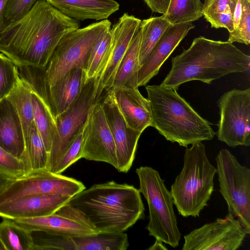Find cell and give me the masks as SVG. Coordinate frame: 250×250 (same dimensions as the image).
I'll use <instances>...</instances> for the list:
<instances>
[{"label": "cell", "mask_w": 250, "mask_h": 250, "mask_svg": "<svg viewBox=\"0 0 250 250\" xmlns=\"http://www.w3.org/2000/svg\"><path fill=\"white\" fill-rule=\"evenodd\" d=\"M80 25L46 0H39L27 14L0 30V52L18 66L43 68L61 39Z\"/></svg>", "instance_id": "1"}, {"label": "cell", "mask_w": 250, "mask_h": 250, "mask_svg": "<svg viewBox=\"0 0 250 250\" xmlns=\"http://www.w3.org/2000/svg\"><path fill=\"white\" fill-rule=\"evenodd\" d=\"M171 68L160 84L177 90L192 81L207 84L231 73L249 72L250 56L228 41H214L202 36L171 59Z\"/></svg>", "instance_id": "2"}, {"label": "cell", "mask_w": 250, "mask_h": 250, "mask_svg": "<svg viewBox=\"0 0 250 250\" xmlns=\"http://www.w3.org/2000/svg\"><path fill=\"white\" fill-rule=\"evenodd\" d=\"M66 203L81 211L99 232H124L144 215L139 189L114 181L94 184Z\"/></svg>", "instance_id": "3"}, {"label": "cell", "mask_w": 250, "mask_h": 250, "mask_svg": "<svg viewBox=\"0 0 250 250\" xmlns=\"http://www.w3.org/2000/svg\"><path fill=\"white\" fill-rule=\"evenodd\" d=\"M150 104L152 126L167 140L180 146L212 140L216 133L177 92L160 85L146 86Z\"/></svg>", "instance_id": "4"}, {"label": "cell", "mask_w": 250, "mask_h": 250, "mask_svg": "<svg viewBox=\"0 0 250 250\" xmlns=\"http://www.w3.org/2000/svg\"><path fill=\"white\" fill-rule=\"evenodd\" d=\"M107 19L93 22L65 34L43 68L18 66L20 78L33 90L53 84L74 67L85 68L90 52L103 35L111 29Z\"/></svg>", "instance_id": "5"}, {"label": "cell", "mask_w": 250, "mask_h": 250, "mask_svg": "<svg viewBox=\"0 0 250 250\" xmlns=\"http://www.w3.org/2000/svg\"><path fill=\"white\" fill-rule=\"evenodd\" d=\"M215 173L216 168L210 163L202 142L185 149L183 168L170 191L181 216H199L213 191Z\"/></svg>", "instance_id": "6"}, {"label": "cell", "mask_w": 250, "mask_h": 250, "mask_svg": "<svg viewBox=\"0 0 250 250\" xmlns=\"http://www.w3.org/2000/svg\"><path fill=\"white\" fill-rule=\"evenodd\" d=\"M139 180V190L146 199L149 209L146 229L150 236L175 248L181 234L177 226L173 200L158 171L150 167L136 169Z\"/></svg>", "instance_id": "7"}, {"label": "cell", "mask_w": 250, "mask_h": 250, "mask_svg": "<svg viewBox=\"0 0 250 250\" xmlns=\"http://www.w3.org/2000/svg\"><path fill=\"white\" fill-rule=\"evenodd\" d=\"M219 191L226 201L228 213L250 233V169L242 166L228 149L216 157Z\"/></svg>", "instance_id": "8"}, {"label": "cell", "mask_w": 250, "mask_h": 250, "mask_svg": "<svg viewBox=\"0 0 250 250\" xmlns=\"http://www.w3.org/2000/svg\"><path fill=\"white\" fill-rule=\"evenodd\" d=\"M95 79L88 80L75 101L55 118L56 130L46 168L54 172L63 155L83 130L95 99Z\"/></svg>", "instance_id": "9"}, {"label": "cell", "mask_w": 250, "mask_h": 250, "mask_svg": "<svg viewBox=\"0 0 250 250\" xmlns=\"http://www.w3.org/2000/svg\"><path fill=\"white\" fill-rule=\"evenodd\" d=\"M220 118L216 135L229 146L250 145V89H233L218 100Z\"/></svg>", "instance_id": "10"}, {"label": "cell", "mask_w": 250, "mask_h": 250, "mask_svg": "<svg viewBox=\"0 0 250 250\" xmlns=\"http://www.w3.org/2000/svg\"><path fill=\"white\" fill-rule=\"evenodd\" d=\"M84 189L81 181L45 168L11 181L0 194V203L32 194L72 197Z\"/></svg>", "instance_id": "11"}, {"label": "cell", "mask_w": 250, "mask_h": 250, "mask_svg": "<svg viewBox=\"0 0 250 250\" xmlns=\"http://www.w3.org/2000/svg\"><path fill=\"white\" fill-rule=\"evenodd\" d=\"M247 230L234 216L206 224L184 236L182 250H236L242 245Z\"/></svg>", "instance_id": "12"}, {"label": "cell", "mask_w": 250, "mask_h": 250, "mask_svg": "<svg viewBox=\"0 0 250 250\" xmlns=\"http://www.w3.org/2000/svg\"><path fill=\"white\" fill-rule=\"evenodd\" d=\"M81 158L104 162L118 168L114 142L100 100L91 108L83 126Z\"/></svg>", "instance_id": "13"}, {"label": "cell", "mask_w": 250, "mask_h": 250, "mask_svg": "<svg viewBox=\"0 0 250 250\" xmlns=\"http://www.w3.org/2000/svg\"><path fill=\"white\" fill-rule=\"evenodd\" d=\"M141 20L124 13L110 29L111 41L104 65L95 79V99L100 100L104 91L112 86L119 64L126 53Z\"/></svg>", "instance_id": "14"}, {"label": "cell", "mask_w": 250, "mask_h": 250, "mask_svg": "<svg viewBox=\"0 0 250 250\" xmlns=\"http://www.w3.org/2000/svg\"><path fill=\"white\" fill-rule=\"evenodd\" d=\"M100 102L115 144L117 170L127 173L135 159L141 132L131 128L121 113L110 90Z\"/></svg>", "instance_id": "15"}, {"label": "cell", "mask_w": 250, "mask_h": 250, "mask_svg": "<svg viewBox=\"0 0 250 250\" xmlns=\"http://www.w3.org/2000/svg\"><path fill=\"white\" fill-rule=\"evenodd\" d=\"M85 83L84 70L74 67L52 85L31 89L44 101L55 118L75 101Z\"/></svg>", "instance_id": "16"}, {"label": "cell", "mask_w": 250, "mask_h": 250, "mask_svg": "<svg viewBox=\"0 0 250 250\" xmlns=\"http://www.w3.org/2000/svg\"><path fill=\"white\" fill-rule=\"evenodd\" d=\"M195 27L192 22L170 24L165 30L149 56L140 66L138 86L146 85L156 76L169 57L188 32Z\"/></svg>", "instance_id": "17"}, {"label": "cell", "mask_w": 250, "mask_h": 250, "mask_svg": "<svg viewBox=\"0 0 250 250\" xmlns=\"http://www.w3.org/2000/svg\"><path fill=\"white\" fill-rule=\"evenodd\" d=\"M71 198L54 195H25L0 203V217L16 220L51 215Z\"/></svg>", "instance_id": "18"}, {"label": "cell", "mask_w": 250, "mask_h": 250, "mask_svg": "<svg viewBox=\"0 0 250 250\" xmlns=\"http://www.w3.org/2000/svg\"><path fill=\"white\" fill-rule=\"evenodd\" d=\"M127 125L142 133L152 126L149 100L140 93L138 88L116 87L109 90Z\"/></svg>", "instance_id": "19"}, {"label": "cell", "mask_w": 250, "mask_h": 250, "mask_svg": "<svg viewBox=\"0 0 250 250\" xmlns=\"http://www.w3.org/2000/svg\"><path fill=\"white\" fill-rule=\"evenodd\" d=\"M0 146L30 165L25 151L21 121L14 106L7 97L0 101Z\"/></svg>", "instance_id": "20"}, {"label": "cell", "mask_w": 250, "mask_h": 250, "mask_svg": "<svg viewBox=\"0 0 250 250\" xmlns=\"http://www.w3.org/2000/svg\"><path fill=\"white\" fill-rule=\"evenodd\" d=\"M66 16L78 21H102L120 8L115 0H46Z\"/></svg>", "instance_id": "21"}, {"label": "cell", "mask_w": 250, "mask_h": 250, "mask_svg": "<svg viewBox=\"0 0 250 250\" xmlns=\"http://www.w3.org/2000/svg\"><path fill=\"white\" fill-rule=\"evenodd\" d=\"M14 220L18 225L31 232L42 231L70 237L99 232L56 212L44 216Z\"/></svg>", "instance_id": "22"}, {"label": "cell", "mask_w": 250, "mask_h": 250, "mask_svg": "<svg viewBox=\"0 0 250 250\" xmlns=\"http://www.w3.org/2000/svg\"><path fill=\"white\" fill-rule=\"evenodd\" d=\"M140 40L139 27L119 64L110 89L121 87L138 88Z\"/></svg>", "instance_id": "23"}, {"label": "cell", "mask_w": 250, "mask_h": 250, "mask_svg": "<svg viewBox=\"0 0 250 250\" xmlns=\"http://www.w3.org/2000/svg\"><path fill=\"white\" fill-rule=\"evenodd\" d=\"M72 238L75 250H125L129 246L127 235L124 232H99Z\"/></svg>", "instance_id": "24"}, {"label": "cell", "mask_w": 250, "mask_h": 250, "mask_svg": "<svg viewBox=\"0 0 250 250\" xmlns=\"http://www.w3.org/2000/svg\"><path fill=\"white\" fill-rule=\"evenodd\" d=\"M170 24L164 16L141 21L139 29L141 40L139 52L140 66L145 62L153 47Z\"/></svg>", "instance_id": "25"}, {"label": "cell", "mask_w": 250, "mask_h": 250, "mask_svg": "<svg viewBox=\"0 0 250 250\" xmlns=\"http://www.w3.org/2000/svg\"><path fill=\"white\" fill-rule=\"evenodd\" d=\"M31 99L34 123L42 139L48 154L56 130L55 118L44 101L32 90Z\"/></svg>", "instance_id": "26"}, {"label": "cell", "mask_w": 250, "mask_h": 250, "mask_svg": "<svg viewBox=\"0 0 250 250\" xmlns=\"http://www.w3.org/2000/svg\"><path fill=\"white\" fill-rule=\"evenodd\" d=\"M0 239L6 250H33L31 232L14 220L3 218L0 223Z\"/></svg>", "instance_id": "27"}, {"label": "cell", "mask_w": 250, "mask_h": 250, "mask_svg": "<svg viewBox=\"0 0 250 250\" xmlns=\"http://www.w3.org/2000/svg\"><path fill=\"white\" fill-rule=\"evenodd\" d=\"M31 88L20 78L17 84L7 98L14 106L21 121L24 136L34 122Z\"/></svg>", "instance_id": "28"}, {"label": "cell", "mask_w": 250, "mask_h": 250, "mask_svg": "<svg viewBox=\"0 0 250 250\" xmlns=\"http://www.w3.org/2000/svg\"><path fill=\"white\" fill-rule=\"evenodd\" d=\"M201 0H170L163 15L170 24L193 22L203 16Z\"/></svg>", "instance_id": "29"}, {"label": "cell", "mask_w": 250, "mask_h": 250, "mask_svg": "<svg viewBox=\"0 0 250 250\" xmlns=\"http://www.w3.org/2000/svg\"><path fill=\"white\" fill-rule=\"evenodd\" d=\"M25 151L31 171L46 168L48 154L42 139L33 122L24 136Z\"/></svg>", "instance_id": "30"}, {"label": "cell", "mask_w": 250, "mask_h": 250, "mask_svg": "<svg viewBox=\"0 0 250 250\" xmlns=\"http://www.w3.org/2000/svg\"><path fill=\"white\" fill-rule=\"evenodd\" d=\"M111 41L110 29L107 31L91 49L84 69L86 83L97 79L104 65Z\"/></svg>", "instance_id": "31"}, {"label": "cell", "mask_w": 250, "mask_h": 250, "mask_svg": "<svg viewBox=\"0 0 250 250\" xmlns=\"http://www.w3.org/2000/svg\"><path fill=\"white\" fill-rule=\"evenodd\" d=\"M230 0H204L202 14L212 27L224 28L232 19L229 6Z\"/></svg>", "instance_id": "32"}, {"label": "cell", "mask_w": 250, "mask_h": 250, "mask_svg": "<svg viewBox=\"0 0 250 250\" xmlns=\"http://www.w3.org/2000/svg\"><path fill=\"white\" fill-rule=\"evenodd\" d=\"M33 250H75L72 237L42 231H32Z\"/></svg>", "instance_id": "33"}, {"label": "cell", "mask_w": 250, "mask_h": 250, "mask_svg": "<svg viewBox=\"0 0 250 250\" xmlns=\"http://www.w3.org/2000/svg\"><path fill=\"white\" fill-rule=\"evenodd\" d=\"M20 80L18 65L0 53V101L8 96Z\"/></svg>", "instance_id": "34"}, {"label": "cell", "mask_w": 250, "mask_h": 250, "mask_svg": "<svg viewBox=\"0 0 250 250\" xmlns=\"http://www.w3.org/2000/svg\"><path fill=\"white\" fill-rule=\"evenodd\" d=\"M31 171L29 163L17 158L0 146V173L16 179Z\"/></svg>", "instance_id": "35"}, {"label": "cell", "mask_w": 250, "mask_h": 250, "mask_svg": "<svg viewBox=\"0 0 250 250\" xmlns=\"http://www.w3.org/2000/svg\"><path fill=\"white\" fill-rule=\"evenodd\" d=\"M241 14L237 28L229 33L228 42L250 43V1L241 0Z\"/></svg>", "instance_id": "36"}, {"label": "cell", "mask_w": 250, "mask_h": 250, "mask_svg": "<svg viewBox=\"0 0 250 250\" xmlns=\"http://www.w3.org/2000/svg\"><path fill=\"white\" fill-rule=\"evenodd\" d=\"M39 0H6L4 7L5 26L27 14Z\"/></svg>", "instance_id": "37"}, {"label": "cell", "mask_w": 250, "mask_h": 250, "mask_svg": "<svg viewBox=\"0 0 250 250\" xmlns=\"http://www.w3.org/2000/svg\"><path fill=\"white\" fill-rule=\"evenodd\" d=\"M83 131V129L66 150L56 167L54 173L62 174L69 167L80 159V153L82 142Z\"/></svg>", "instance_id": "38"}, {"label": "cell", "mask_w": 250, "mask_h": 250, "mask_svg": "<svg viewBox=\"0 0 250 250\" xmlns=\"http://www.w3.org/2000/svg\"><path fill=\"white\" fill-rule=\"evenodd\" d=\"M151 10L165 14L167 10L170 0H144Z\"/></svg>", "instance_id": "39"}, {"label": "cell", "mask_w": 250, "mask_h": 250, "mask_svg": "<svg viewBox=\"0 0 250 250\" xmlns=\"http://www.w3.org/2000/svg\"><path fill=\"white\" fill-rule=\"evenodd\" d=\"M13 179L0 173V194Z\"/></svg>", "instance_id": "40"}, {"label": "cell", "mask_w": 250, "mask_h": 250, "mask_svg": "<svg viewBox=\"0 0 250 250\" xmlns=\"http://www.w3.org/2000/svg\"><path fill=\"white\" fill-rule=\"evenodd\" d=\"M6 0H0V30L5 26L4 7Z\"/></svg>", "instance_id": "41"}, {"label": "cell", "mask_w": 250, "mask_h": 250, "mask_svg": "<svg viewBox=\"0 0 250 250\" xmlns=\"http://www.w3.org/2000/svg\"><path fill=\"white\" fill-rule=\"evenodd\" d=\"M163 242L159 240L156 239V241L153 245L151 246L147 249L149 250H167V248L165 247L162 243Z\"/></svg>", "instance_id": "42"}, {"label": "cell", "mask_w": 250, "mask_h": 250, "mask_svg": "<svg viewBox=\"0 0 250 250\" xmlns=\"http://www.w3.org/2000/svg\"><path fill=\"white\" fill-rule=\"evenodd\" d=\"M0 250H6L3 244L0 239Z\"/></svg>", "instance_id": "43"}]
</instances>
